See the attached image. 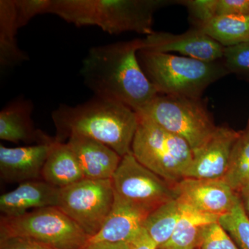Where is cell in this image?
<instances>
[{"label":"cell","instance_id":"20","mask_svg":"<svg viewBox=\"0 0 249 249\" xmlns=\"http://www.w3.org/2000/svg\"><path fill=\"white\" fill-rule=\"evenodd\" d=\"M17 10L15 0L0 1V65L14 67L29 60L18 45Z\"/></svg>","mask_w":249,"mask_h":249},{"label":"cell","instance_id":"4","mask_svg":"<svg viewBox=\"0 0 249 249\" xmlns=\"http://www.w3.org/2000/svg\"><path fill=\"white\" fill-rule=\"evenodd\" d=\"M137 55L142 70L160 94L201 98L210 85L230 74L222 60L203 61L143 49Z\"/></svg>","mask_w":249,"mask_h":249},{"label":"cell","instance_id":"3","mask_svg":"<svg viewBox=\"0 0 249 249\" xmlns=\"http://www.w3.org/2000/svg\"><path fill=\"white\" fill-rule=\"evenodd\" d=\"M172 0H49L46 14H53L78 27L96 26L109 34L155 31L154 15Z\"/></svg>","mask_w":249,"mask_h":249},{"label":"cell","instance_id":"33","mask_svg":"<svg viewBox=\"0 0 249 249\" xmlns=\"http://www.w3.org/2000/svg\"><path fill=\"white\" fill-rule=\"evenodd\" d=\"M237 194L246 213L249 217V185L242 188Z\"/></svg>","mask_w":249,"mask_h":249},{"label":"cell","instance_id":"25","mask_svg":"<svg viewBox=\"0 0 249 249\" xmlns=\"http://www.w3.org/2000/svg\"><path fill=\"white\" fill-rule=\"evenodd\" d=\"M222 61L229 73L249 80V42L225 47Z\"/></svg>","mask_w":249,"mask_h":249},{"label":"cell","instance_id":"2","mask_svg":"<svg viewBox=\"0 0 249 249\" xmlns=\"http://www.w3.org/2000/svg\"><path fill=\"white\" fill-rule=\"evenodd\" d=\"M52 117L58 142L80 136L102 142L121 157L131 152L139 123L133 109L96 96L75 106L60 105Z\"/></svg>","mask_w":249,"mask_h":249},{"label":"cell","instance_id":"5","mask_svg":"<svg viewBox=\"0 0 249 249\" xmlns=\"http://www.w3.org/2000/svg\"><path fill=\"white\" fill-rule=\"evenodd\" d=\"M132 152L139 163L175 185L185 178L192 163L193 150L181 137L139 116Z\"/></svg>","mask_w":249,"mask_h":249},{"label":"cell","instance_id":"28","mask_svg":"<svg viewBox=\"0 0 249 249\" xmlns=\"http://www.w3.org/2000/svg\"><path fill=\"white\" fill-rule=\"evenodd\" d=\"M49 0H15L19 29L37 15L46 14Z\"/></svg>","mask_w":249,"mask_h":249},{"label":"cell","instance_id":"7","mask_svg":"<svg viewBox=\"0 0 249 249\" xmlns=\"http://www.w3.org/2000/svg\"><path fill=\"white\" fill-rule=\"evenodd\" d=\"M20 237L53 249H83L90 240L83 229L56 206L0 219V239Z\"/></svg>","mask_w":249,"mask_h":249},{"label":"cell","instance_id":"34","mask_svg":"<svg viewBox=\"0 0 249 249\" xmlns=\"http://www.w3.org/2000/svg\"><path fill=\"white\" fill-rule=\"evenodd\" d=\"M246 130L247 131V132H249V124H248V127H247V129Z\"/></svg>","mask_w":249,"mask_h":249},{"label":"cell","instance_id":"32","mask_svg":"<svg viewBox=\"0 0 249 249\" xmlns=\"http://www.w3.org/2000/svg\"><path fill=\"white\" fill-rule=\"evenodd\" d=\"M83 249H129L128 243L108 242H89Z\"/></svg>","mask_w":249,"mask_h":249},{"label":"cell","instance_id":"26","mask_svg":"<svg viewBox=\"0 0 249 249\" xmlns=\"http://www.w3.org/2000/svg\"><path fill=\"white\" fill-rule=\"evenodd\" d=\"M178 4L186 8L193 28L200 29L217 17V0H179Z\"/></svg>","mask_w":249,"mask_h":249},{"label":"cell","instance_id":"9","mask_svg":"<svg viewBox=\"0 0 249 249\" xmlns=\"http://www.w3.org/2000/svg\"><path fill=\"white\" fill-rule=\"evenodd\" d=\"M111 181L116 194L150 212L177 198L175 185L147 169L132 152L122 157Z\"/></svg>","mask_w":249,"mask_h":249},{"label":"cell","instance_id":"21","mask_svg":"<svg viewBox=\"0 0 249 249\" xmlns=\"http://www.w3.org/2000/svg\"><path fill=\"white\" fill-rule=\"evenodd\" d=\"M181 211L182 204L175 198L160 205L147 216L143 229L158 248L170 240L181 217Z\"/></svg>","mask_w":249,"mask_h":249},{"label":"cell","instance_id":"11","mask_svg":"<svg viewBox=\"0 0 249 249\" xmlns=\"http://www.w3.org/2000/svg\"><path fill=\"white\" fill-rule=\"evenodd\" d=\"M175 189L181 203L217 217L229 213L238 199L237 193L222 179L183 178Z\"/></svg>","mask_w":249,"mask_h":249},{"label":"cell","instance_id":"8","mask_svg":"<svg viewBox=\"0 0 249 249\" xmlns=\"http://www.w3.org/2000/svg\"><path fill=\"white\" fill-rule=\"evenodd\" d=\"M111 179L84 178L60 188L58 207L78 224L90 238L99 232L114 204Z\"/></svg>","mask_w":249,"mask_h":249},{"label":"cell","instance_id":"10","mask_svg":"<svg viewBox=\"0 0 249 249\" xmlns=\"http://www.w3.org/2000/svg\"><path fill=\"white\" fill-rule=\"evenodd\" d=\"M142 41L143 50L166 53L175 52L207 62L222 60L225 48L201 29L193 27L181 34L155 31Z\"/></svg>","mask_w":249,"mask_h":249},{"label":"cell","instance_id":"12","mask_svg":"<svg viewBox=\"0 0 249 249\" xmlns=\"http://www.w3.org/2000/svg\"><path fill=\"white\" fill-rule=\"evenodd\" d=\"M227 126H217L204 145L193 151V160L185 178L223 179L229 168L232 148L240 135Z\"/></svg>","mask_w":249,"mask_h":249},{"label":"cell","instance_id":"17","mask_svg":"<svg viewBox=\"0 0 249 249\" xmlns=\"http://www.w3.org/2000/svg\"><path fill=\"white\" fill-rule=\"evenodd\" d=\"M60 188L43 180L21 183L14 191L0 196V211L2 215L16 217L38 209L58 206Z\"/></svg>","mask_w":249,"mask_h":249},{"label":"cell","instance_id":"1","mask_svg":"<svg viewBox=\"0 0 249 249\" xmlns=\"http://www.w3.org/2000/svg\"><path fill=\"white\" fill-rule=\"evenodd\" d=\"M142 47L134 39L91 47L80 70L85 85L94 96L142 109L160 94L139 61Z\"/></svg>","mask_w":249,"mask_h":249},{"label":"cell","instance_id":"18","mask_svg":"<svg viewBox=\"0 0 249 249\" xmlns=\"http://www.w3.org/2000/svg\"><path fill=\"white\" fill-rule=\"evenodd\" d=\"M85 178L76 156L67 142L55 139L42 170V180L63 188Z\"/></svg>","mask_w":249,"mask_h":249},{"label":"cell","instance_id":"6","mask_svg":"<svg viewBox=\"0 0 249 249\" xmlns=\"http://www.w3.org/2000/svg\"><path fill=\"white\" fill-rule=\"evenodd\" d=\"M136 112L184 139L193 151L204 145L217 127L201 98L159 94Z\"/></svg>","mask_w":249,"mask_h":249},{"label":"cell","instance_id":"22","mask_svg":"<svg viewBox=\"0 0 249 249\" xmlns=\"http://www.w3.org/2000/svg\"><path fill=\"white\" fill-rule=\"evenodd\" d=\"M223 47L249 42V16H217L200 29Z\"/></svg>","mask_w":249,"mask_h":249},{"label":"cell","instance_id":"27","mask_svg":"<svg viewBox=\"0 0 249 249\" xmlns=\"http://www.w3.org/2000/svg\"><path fill=\"white\" fill-rule=\"evenodd\" d=\"M199 249H240L218 222L205 227Z\"/></svg>","mask_w":249,"mask_h":249},{"label":"cell","instance_id":"15","mask_svg":"<svg viewBox=\"0 0 249 249\" xmlns=\"http://www.w3.org/2000/svg\"><path fill=\"white\" fill-rule=\"evenodd\" d=\"M34 104L24 97L16 98L0 111V139L19 143H45L54 140L36 128L32 119Z\"/></svg>","mask_w":249,"mask_h":249},{"label":"cell","instance_id":"30","mask_svg":"<svg viewBox=\"0 0 249 249\" xmlns=\"http://www.w3.org/2000/svg\"><path fill=\"white\" fill-rule=\"evenodd\" d=\"M0 249H53L36 241L20 237L0 239Z\"/></svg>","mask_w":249,"mask_h":249},{"label":"cell","instance_id":"16","mask_svg":"<svg viewBox=\"0 0 249 249\" xmlns=\"http://www.w3.org/2000/svg\"><path fill=\"white\" fill-rule=\"evenodd\" d=\"M67 143L76 156L85 178L111 179L122 160L111 147L93 139L71 136Z\"/></svg>","mask_w":249,"mask_h":249},{"label":"cell","instance_id":"13","mask_svg":"<svg viewBox=\"0 0 249 249\" xmlns=\"http://www.w3.org/2000/svg\"><path fill=\"white\" fill-rule=\"evenodd\" d=\"M52 142L28 146L7 147L0 145V176L6 182L23 183L42 179V170Z\"/></svg>","mask_w":249,"mask_h":249},{"label":"cell","instance_id":"23","mask_svg":"<svg viewBox=\"0 0 249 249\" xmlns=\"http://www.w3.org/2000/svg\"><path fill=\"white\" fill-rule=\"evenodd\" d=\"M222 180L236 193L249 185V132L247 130L241 131L236 141L229 168Z\"/></svg>","mask_w":249,"mask_h":249},{"label":"cell","instance_id":"14","mask_svg":"<svg viewBox=\"0 0 249 249\" xmlns=\"http://www.w3.org/2000/svg\"><path fill=\"white\" fill-rule=\"evenodd\" d=\"M150 213L115 193L114 204L106 222L89 242L129 243L142 231Z\"/></svg>","mask_w":249,"mask_h":249},{"label":"cell","instance_id":"31","mask_svg":"<svg viewBox=\"0 0 249 249\" xmlns=\"http://www.w3.org/2000/svg\"><path fill=\"white\" fill-rule=\"evenodd\" d=\"M128 244L129 249H158L155 242L147 235L144 229Z\"/></svg>","mask_w":249,"mask_h":249},{"label":"cell","instance_id":"24","mask_svg":"<svg viewBox=\"0 0 249 249\" xmlns=\"http://www.w3.org/2000/svg\"><path fill=\"white\" fill-rule=\"evenodd\" d=\"M218 223L240 249H249V217L240 198L232 209L218 219Z\"/></svg>","mask_w":249,"mask_h":249},{"label":"cell","instance_id":"29","mask_svg":"<svg viewBox=\"0 0 249 249\" xmlns=\"http://www.w3.org/2000/svg\"><path fill=\"white\" fill-rule=\"evenodd\" d=\"M217 16H249V0H217Z\"/></svg>","mask_w":249,"mask_h":249},{"label":"cell","instance_id":"19","mask_svg":"<svg viewBox=\"0 0 249 249\" xmlns=\"http://www.w3.org/2000/svg\"><path fill=\"white\" fill-rule=\"evenodd\" d=\"M181 204V217L173 235L158 249H199L205 227L218 222L219 217L202 213L188 205Z\"/></svg>","mask_w":249,"mask_h":249}]
</instances>
